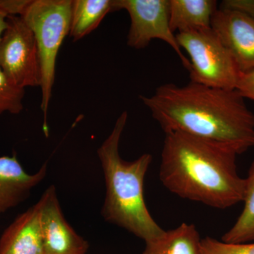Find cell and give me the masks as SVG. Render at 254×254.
<instances>
[{"mask_svg":"<svg viewBox=\"0 0 254 254\" xmlns=\"http://www.w3.org/2000/svg\"><path fill=\"white\" fill-rule=\"evenodd\" d=\"M201 251L203 254H254V242L227 243L205 237L201 240Z\"/></svg>","mask_w":254,"mask_h":254,"instance_id":"e0dca14e","label":"cell"},{"mask_svg":"<svg viewBox=\"0 0 254 254\" xmlns=\"http://www.w3.org/2000/svg\"><path fill=\"white\" fill-rule=\"evenodd\" d=\"M179 46L190 57V81L204 86L236 89L240 71L212 28L176 33Z\"/></svg>","mask_w":254,"mask_h":254,"instance_id":"5b68a950","label":"cell"},{"mask_svg":"<svg viewBox=\"0 0 254 254\" xmlns=\"http://www.w3.org/2000/svg\"><path fill=\"white\" fill-rule=\"evenodd\" d=\"M236 150L182 132L165 133L159 177L181 198L218 209L243 201L246 180L237 172Z\"/></svg>","mask_w":254,"mask_h":254,"instance_id":"7a4b0ae2","label":"cell"},{"mask_svg":"<svg viewBox=\"0 0 254 254\" xmlns=\"http://www.w3.org/2000/svg\"><path fill=\"white\" fill-rule=\"evenodd\" d=\"M72 0H30L21 17L31 28L38 47L41 70L43 131L48 136V108L55 78L57 58L69 34Z\"/></svg>","mask_w":254,"mask_h":254,"instance_id":"277c9868","label":"cell"},{"mask_svg":"<svg viewBox=\"0 0 254 254\" xmlns=\"http://www.w3.org/2000/svg\"><path fill=\"white\" fill-rule=\"evenodd\" d=\"M218 9V3L214 0H169L170 28L176 34L211 28Z\"/></svg>","mask_w":254,"mask_h":254,"instance_id":"7c38bea8","label":"cell"},{"mask_svg":"<svg viewBox=\"0 0 254 254\" xmlns=\"http://www.w3.org/2000/svg\"><path fill=\"white\" fill-rule=\"evenodd\" d=\"M140 99L165 133L182 132L223 143L239 155L254 148V114L236 89L169 83Z\"/></svg>","mask_w":254,"mask_h":254,"instance_id":"6da1fadb","label":"cell"},{"mask_svg":"<svg viewBox=\"0 0 254 254\" xmlns=\"http://www.w3.org/2000/svg\"><path fill=\"white\" fill-rule=\"evenodd\" d=\"M114 2L115 0H73L69 31L73 41L96 29L106 15L115 11Z\"/></svg>","mask_w":254,"mask_h":254,"instance_id":"5bb4252c","label":"cell"},{"mask_svg":"<svg viewBox=\"0 0 254 254\" xmlns=\"http://www.w3.org/2000/svg\"><path fill=\"white\" fill-rule=\"evenodd\" d=\"M115 11L126 10L131 23L127 45L134 49L146 48L153 40L165 42L173 48L182 65L190 69V63L182 53L176 34L170 26L169 0H115Z\"/></svg>","mask_w":254,"mask_h":254,"instance_id":"52a82bcc","label":"cell"},{"mask_svg":"<svg viewBox=\"0 0 254 254\" xmlns=\"http://www.w3.org/2000/svg\"><path fill=\"white\" fill-rule=\"evenodd\" d=\"M245 203L233 226L224 234L222 242L227 243H247L254 241V161L245 178Z\"/></svg>","mask_w":254,"mask_h":254,"instance_id":"9a60e30c","label":"cell"},{"mask_svg":"<svg viewBox=\"0 0 254 254\" xmlns=\"http://www.w3.org/2000/svg\"><path fill=\"white\" fill-rule=\"evenodd\" d=\"M38 203L44 254H86L89 244L65 218L55 186L47 189Z\"/></svg>","mask_w":254,"mask_h":254,"instance_id":"ba28073f","label":"cell"},{"mask_svg":"<svg viewBox=\"0 0 254 254\" xmlns=\"http://www.w3.org/2000/svg\"><path fill=\"white\" fill-rule=\"evenodd\" d=\"M0 254H44L38 202L5 229L0 237Z\"/></svg>","mask_w":254,"mask_h":254,"instance_id":"8fae6325","label":"cell"},{"mask_svg":"<svg viewBox=\"0 0 254 254\" xmlns=\"http://www.w3.org/2000/svg\"><path fill=\"white\" fill-rule=\"evenodd\" d=\"M236 90L244 98L254 101V69L240 73Z\"/></svg>","mask_w":254,"mask_h":254,"instance_id":"d6986e66","label":"cell"},{"mask_svg":"<svg viewBox=\"0 0 254 254\" xmlns=\"http://www.w3.org/2000/svg\"><path fill=\"white\" fill-rule=\"evenodd\" d=\"M128 114L120 115L113 131L97 150L104 174L105 198L101 214L146 244L160 238L165 230L155 222L145 203L143 186L153 156L145 153L133 161L120 154V143Z\"/></svg>","mask_w":254,"mask_h":254,"instance_id":"3957f363","label":"cell"},{"mask_svg":"<svg viewBox=\"0 0 254 254\" xmlns=\"http://www.w3.org/2000/svg\"><path fill=\"white\" fill-rule=\"evenodd\" d=\"M211 28L230 52L240 72L254 69V18L218 8Z\"/></svg>","mask_w":254,"mask_h":254,"instance_id":"9c48e42d","label":"cell"},{"mask_svg":"<svg viewBox=\"0 0 254 254\" xmlns=\"http://www.w3.org/2000/svg\"><path fill=\"white\" fill-rule=\"evenodd\" d=\"M218 8L237 11L254 18V0H225Z\"/></svg>","mask_w":254,"mask_h":254,"instance_id":"ac0fdd59","label":"cell"},{"mask_svg":"<svg viewBox=\"0 0 254 254\" xmlns=\"http://www.w3.org/2000/svg\"><path fill=\"white\" fill-rule=\"evenodd\" d=\"M30 0H0V9L9 16H21Z\"/></svg>","mask_w":254,"mask_h":254,"instance_id":"ffe728a7","label":"cell"},{"mask_svg":"<svg viewBox=\"0 0 254 254\" xmlns=\"http://www.w3.org/2000/svg\"><path fill=\"white\" fill-rule=\"evenodd\" d=\"M25 89L14 86L0 68V115L4 113L19 114L23 109Z\"/></svg>","mask_w":254,"mask_h":254,"instance_id":"2e32d148","label":"cell"},{"mask_svg":"<svg viewBox=\"0 0 254 254\" xmlns=\"http://www.w3.org/2000/svg\"><path fill=\"white\" fill-rule=\"evenodd\" d=\"M47 163L35 174H29L16 154L0 156V214L14 208L31 194V190L44 180Z\"/></svg>","mask_w":254,"mask_h":254,"instance_id":"30bf717a","label":"cell"},{"mask_svg":"<svg viewBox=\"0 0 254 254\" xmlns=\"http://www.w3.org/2000/svg\"><path fill=\"white\" fill-rule=\"evenodd\" d=\"M0 68L14 86H41V70L36 38L20 16H9L0 42Z\"/></svg>","mask_w":254,"mask_h":254,"instance_id":"8992f818","label":"cell"},{"mask_svg":"<svg viewBox=\"0 0 254 254\" xmlns=\"http://www.w3.org/2000/svg\"><path fill=\"white\" fill-rule=\"evenodd\" d=\"M142 254H203L201 239L195 225L182 223L165 231L155 242L146 244Z\"/></svg>","mask_w":254,"mask_h":254,"instance_id":"4fadbf2b","label":"cell"},{"mask_svg":"<svg viewBox=\"0 0 254 254\" xmlns=\"http://www.w3.org/2000/svg\"><path fill=\"white\" fill-rule=\"evenodd\" d=\"M7 18L8 15L2 9H0V42L7 28Z\"/></svg>","mask_w":254,"mask_h":254,"instance_id":"44dd1931","label":"cell"}]
</instances>
